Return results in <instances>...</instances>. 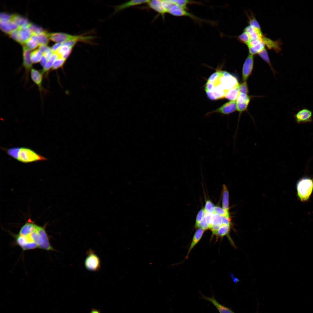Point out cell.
I'll return each mask as SVG.
<instances>
[{
    "label": "cell",
    "mask_w": 313,
    "mask_h": 313,
    "mask_svg": "<svg viewBox=\"0 0 313 313\" xmlns=\"http://www.w3.org/2000/svg\"><path fill=\"white\" fill-rule=\"evenodd\" d=\"M297 196L302 202L308 200L313 190V179L304 177L300 179L296 184Z\"/></svg>",
    "instance_id": "obj_1"
},
{
    "label": "cell",
    "mask_w": 313,
    "mask_h": 313,
    "mask_svg": "<svg viewBox=\"0 0 313 313\" xmlns=\"http://www.w3.org/2000/svg\"><path fill=\"white\" fill-rule=\"evenodd\" d=\"M16 160L23 163H28L47 160V159L30 148L26 147H19Z\"/></svg>",
    "instance_id": "obj_2"
},
{
    "label": "cell",
    "mask_w": 313,
    "mask_h": 313,
    "mask_svg": "<svg viewBox=\"0 0 313 313\" xmlns=\"http://www.w3.org/2000/svg\"><path fill=\"white\" fill-rule=\"evenodd\" d=\"M9 34L10 37L12 39L23 45L31 37L32 33L28 27L19 26Z\"/></svg>",
    "instance_id": "obj_3"
},
{
    "label": "cell",
    "mask_w": 313,
    "mask_h": 313,
    "mask_svg": "<svg viewBox=\"0 0 313 313\" xmlns=\"http://www.w3.org/2000/svg\"><path fill=\"white\" fill-rule=\"evenodd\" d=\"M221 74L216 81L227 91L239 84L236 78L225 71H220Z\"/></svg>",
    "instance_id": "obj_4"
},
{
    "label": "cell",
    "mask_w": 313,
    "mask_h": 313,
    "mask_svg": "<svg viewBox=\"0 0 313 313\" xmlns=\"http://www.w3.org/2000/svg\"><path fill=\"white\" fill-rule=\"evenodd\" d=\"M87 254L84 263L86 269L94 272L99 270L101 267V261L98 256L91 249L87 251Z\"/></svg>",
    "instance_id": "obj_5"
},
{
    "label": "cell",
    "mask_w": 313,
    "mask_h": 313,
    "mask_svg": "<svg viewBox=\"0 0 313 313\" xmlns=\"http://www.w3.org/2000/svg\"><path fill=\"white\" fill-rule=\"evenodd\" d=\"M14 236L16 243L23 251L38 248V244L32 240L29 235L25 236L18 234Z\"/></svg>",
    "instance_id": "obj_6"
},
{
    "label": "cell",
    "mask_w": 313,
    "mask_h": 313,
    "mask_svg": "<svg viewBox=\"0 0 313 313\" xmlns=\"http://www.w3.org/2000/svg\"><path fill=\"white\" fill-rule=\"evenodd\" d=\"M37 231L39 234L38 248L47 251L53 250L54 248L50 244L45 228L39 226Z\"/></svg>",
    "instance_id": "obj_7"
},
{
    "label": "cell",
    "mask_w": 313,
    "mask_h": 313,
    "mask_svg": "<svg viewBox=\"0 0 313 313\" xmlns=\"http://www.w3.org/2000/svg\"><path fill=\"white\" fill-rule=\"evenodd\" d=\"M250 101V97L248 94L243 93L239 94L236 99V103L237 110L239 112V116L236 131L234 134L236 135H237L240 115L243 111L246 110Z\"/></svg>",
    "instance_id": "obj_8"
},
{
    "label": "cell",
    "mask_w": 313,
    "mask_h": 313,
    "mask_svg": "<svg viewBox=\"0 0 313 313\" xmlns=\"http://www.w3.org/2000/svg\"><path fill=\"white\" fill-rule=\"evenodd\" d=\"M186 9L174 4L170 8L168 13L175 16L189 17L197 21H203L202 20L186 11Z\"/></svg>",
    "instance_id": "obj_9"
},
{
    "label": "cell",
    "mask_w": 313,
    "mask_h": 313,
    "mask_svg": "<svg viewBox=\"0 0 313 313\" xmlns=\"http://www.w3.org/2000/svg\"><path fill=\"white\" fill-rule=\"evenodd\" d=\"M294 117L295 121L299 124L311 123L312 121V112L307 109L303 108L295 114Z\"/></svg>",
    "instance_id": "obj_10"
},
{
    "label": "cell",
    "mask_w": 313,
    "mask_h": 313,
    "mask_svg": "<svg viewBox=\"0 0 313 313\" xmlns=\"http://www.w3.org/2000/svg\"><path fill=\"white\" fill-rule=\"evenodd\" d=\"M237 110L236 100L230 101L222 105L219 108L207 114L206 115L218 113L224 115L231 114Z\"/></svg>",
    "instance_id": "obj_11"
},
{
    "label": "cell",
    "mask_w": 313,
    "mask_h": 313,
    "mask_svg": "<svg viewBox=\"0 0 313 313\" xmlns=\"http://www.w3.org/2000/svg\"><path fill=\"white\" fill-rule=\"evenodd\" d=\"M254 55L249 54L243 64L242 70V79L246 81L252 71L254 65Z\"/></svg>",
    "instance_id": "obj_12"
},
{
    "label": "cell",
    "mask_w": 313,
    "mask_h": 313,
    "mask_svg": "<svg viewBox=\"0 0 313 313\" xmlns=\"http://www.w3.org/2000/svg\"><path fill=\"white\" fill-rule=\"evenodd\" d=\"M32 63L30 58V51L23 45V65L25 69V75L27 80L29 79V73L32 68Z\"/></svg>",
    "instance_id": "obj_13"
},
{
    "label": "cell",
    "mask_w": 313,
    "mask_h": 313,
    "mask_svg": "<svg viewBox=\"0 0 313 313\" xmlns=\"http://www.w3.org/2000/svg\"><path fill=\"white\" fill-rule=\"evenodd\" d=\"M31 79L37 85L40 93L42 94L43 88L42 86L43 73L42 72L32 68L30 72Z\"/></svg>",
    "instance_id": "obj_14"
},
{
    "label": "cell",
    "mask_w": 313,
    "mask_h": 313,
    "mask_svg": "<svg viewBox=\"0 0 313 313\" xmlns=\"http://www.w3.org/2000/svg\"><path fill=\"white\" fill-rule=\"evenodd\" d=\"M149 1V0H131L122 4L115 6H114V14H115L122 10L131 7L143 4H147Z\"/></svg>",
    "instance_id": "obj_15"
},
{
    "label": "cell",
    "mask_w": 313,
    "mask_h": 313,
    "mask_svg": "<svg viewBox=\"0 0 313 313\" xmlns=\"http://www.w3.org/2000/svg\"><path fill=\"white\" fill-rule=\"evenodd\" d=\"M148 7L160 14L163 19L165 18V14L167 13L162 2V0H149L147 3Z\"/></svg>",
    "instance_id": "obj_16"
},
{
    "label": "cell",
    "mask_w": 313,
    "mask_h": 313,
    "mask_svg": "<svg viewBox=\"0 0 313 313\" xmlns=\"http://www.w3.org/2000/svg\"><path fill=\"white\" fill-rule=\"evenodd\" d=\"M262 40L268 49H273L277 52H279L281 51V46L282 43L280 40L273 41L264 35Z\"/></svg>",
    "instance_id": "obj_17"
},
{
    "label": "cell",
    "mask_w": 313,
    "mask_h": 313,
    "mask_svg": "<svg viewBox=\"0 0 313 313\" xmlns=\"http://www.w3.org/2000/svg\"><path fill=\"white\" fill-rule=\"evenodd\" d=\"M202 297L203 299L212 303L216 307L220 313H235L230 309L219 303L213 296L210 297L203 295Z\"/></svg>",
    "instance_id": "obj_18"
},
{
    "label": "cell",
    "mask_w": 313,
    "mask_h": 313,
    "mask_svg": "<svg viewBox=\"0 0 313 313\" xmlns=\"http://www.w3.org/2000/svg\"><path fill=\"white\" fill-rule=\"evenodd\" d=\"M222 216L217 214H213L209 228L211 230L213 234H215L222 225Z\"/></svg>",
    "instance_id": "obj_19"
},
{
    "label": "cell",
    "mask_w": 313,
    "mask_h": 313,
    "mask_svg": "<svg viewBox=\"0 0 313 313\" xmlns=\"http://www.w3.org/2000/svg\"><path fill=\"white\" fill-rule=\"evenodd\" d=\"M38 227L32 223L27 222L21 227L19 234L23 236L29 235L36 230Z\"/></svg>",
    "instance_id": "obj_20"
},
{
    "label": "cell",
    "mask_w": 313,
    "mask_h": 313,
    "mask_svg": "<svg viewBox=\"0 0 313 313\" xmlns=\"http://www.w3.org/2000/svg\"><path fill=\"white\" fill-rule=\"evenodd\" d=\"M230 228V225L222 224L214 235H216V237L218 238L221 237H223L225 236H227L228 237V239L232 245L235 247L236 246L234 245L233 241L229 235Z\"/></svg>",
    "instance_id": "obj_21"
},
{
    "label": "cell",
    "mask_w": 313,
    "mask_h": 313,
    "mask_svg": "<svg viewBox=\"0 0 313 313\" xmlns=\"http://www.w3.org/2000/svg\"><path fill=\"white\" fill-rule=\"evenodd\" d=\"M74 48L63 43L62 45L55 52L59 57L67 60L69 57Z\"/></svg>",
    "instance_id": "obj_22"
},
{
    "label": "cell",
    "mask_w": 313,
    "mask_h": 313,
    "mask_svg": "<svg viewBox=\"0 0 313 313\" xmlns=\"http://www.w3.org/2000/svg\"><path fill=\"white\" fill-rule=\"evenodd\" d=\"M204 231L205 230L201 228H199L196 230L193 236L192 241L188 250L186 258H187L188 257V255L192 250L200 241L203 236Z\"/></svg>",
    "instance_id": "obj_23"
},
{
    "label": "cell",
    "mask_w": 313,
    "mask_h": 313,
    "mask_svg": "<svg viewBox=\"0 0 313 313\" xmlns=\"http://www.w3.org/2000/svg\"><path fill=\"white\" fill-rule=\"evenodd\" d=\"M0 28L5 33L9 34L19 27L16 23L11 20L6 22H0Z\"/></svg>",
    "instance_id": "obj_24"
},
{
    "label": "cell",
    "mask_w": 313,
    "mask_h": 313,
    "mask_svg": "<svg viewBox=\"0 0 313 313\" xmlns=\"http://www.w3.org/2000/svg\"><path fill=\"white\" fill-rule=\"evenodd\" d=\"M10 20L16 23L19 27H28L30 23L27 18L17 14H12Z\"/></svg>",
    "instance_id": "obj_25"
},
{
    "label": "cell",
    "mask_w": 313,
    "mask_h": 313,
    "mask_svg": "<svg viewBox=\"0 0 313 313\" xmlns=\"http://www.w3.org/2000/svg\"><path fill=\"white\" fill-rule=\"evenodd\" d=\"M39 45L36 34H32L31 37L26 42L24 46L30 50L35 49Z\"/></svg>",
    "instance_id": "obj_26"
},
{
    "label": "cell",
    "mask_w": 313,
    "mask_h": 313,
    "mask_svg": "<svg viewBox=\"0 0 313 313\" xmlns=\"http://www.w3.org/2000/svg\"><path fill=\"white\" fill-rule=\"evenodd\" d=\"M239 85L228 90L224 98L231 101L236 100L239 94Z\"/></svg>",
    "instance_id": "obj_27"
},
{
    "label": "cell",
    "mask_w": 313,
    "mask_h": 313,
    "mask_svg": "<svg viewBox=\"0 0 313 313\" xmlns=\"http://www.w3.org/2000/svg\"><path fill=\"white\" fill-rule=\"evenodd\" d=\"M59 57L58 54L56 52H53V54L44 67L43 68L42 72L46 75L48 73L49 71L51 69L52 67L54 61L57 58Z\"/></svg>",
    "instance_id": "obj_28"
},
{
    "label": "cell",
    "mask_w": 313,
    "mask_h": 313,
    "mask_svg": "<svg viewBox=\"0 0 313 313\" xmlns=\"http://www.w3.org/2000/svg\"><path fill=\"white\" fill-rule=\"evenodd\" d=\"M229 192L228 188L225 185H223V195L222 205L224 209L228 210L229 209Z\"/></svg>",
    "instance_id": "obj_29"
},
{
    "label": "cell",
    "mask_w": 313,
    "mask_h": 313,
    "mask_svg": "<svg viewBox=\"0 0 313 313\" xmlns=\"http://www.w3.org/2000/svg\"><path fill=\"white\" fill-rule=\"evenodd\" d=\"M50 33L46 31H44L40 34H36L39 45H46L48 43Z\"/></svg>",
    "instance_id": "obj_30"
},
{
    "label": "cell",
    "mask_w": 313,
    "mask_h": 313,
    "mask_svg": "<svg viewBox=\"0 0 313 313\" xmlns=\"http://www.w3.org/2000/svg\"><path fill=\"white\" fill-rule=\"evenodd\" d=\"M265 46L264 43L262 41L248 48L249 53L253 55L258 54L265 48Z\"/></svg>",
    "instance_id": "obj_31"
},
{
    "label": "cell",
    "mask_w": 313,
    "mask_h": 313,
    "mask_svg": "<svg viewBox=\"0 0 313 313\" xmlns=\"http://www.w3.org/2000/svg\"><path fill=\"white\" fill-rule=\"evenodd\" d=\"M42 53L39 49L32 51L30 54V58L32 63H35L40 62L42 57Z\"/></svg>",
    "instance_id": "obj_32"
},
{
    "label": "cell",
    "mask_w": 313,
    "mask_h": 313,
    "mask_svg": "<svg viewBox=\"0 0 313 313\" xmlns=\"http://www.w3.org/2000/svg\"><path fill=\"white\" fill-rule=\"evenodd\" d=\"M66 60L61 57H58L54 62L51 70H57L62 68Z\"/></svg>",
    "instance_id": "obj_33"
},
{
    "label": "cell",
    "mask_w": 313,
    "mask_h": 313,
    "mask_svg": "<svg viewBox=\"0 0 313 313\" xmlns=\"http://www.w3.org/2000/svg\"><path fill=\"white\" fill-rule=\"evenodd\" d=\"M248 16L250 26L257 31H261L260 25L255 17L253 15Z\"/></svg>",
    "instance_id": "obj_34"
},
{
    "label": "cell",
    "mask_w": 313,
    "mask_h": 313,
    "mask_svg": "<svg viewBox=\"0 0 313 313\" xmlns=\"http://www.w3.org/2000/svg\"><path fill=\"white\" fill-rule=\"evenodd\" d=\"M259 56L264 61L266 62L271 68L273 72H274V70L272 68L271 63L269 59L267 50L265 48L258 54Z\"/></svg>",
    "instance_id": "obj_35"
},
{
    "label": "cell",
    "mask_w": 313,
    "mask_h": 313,
    "mask_svg": "<svg viewBox=\"0 0 313 313\" xmlns=\"http://www.w3.org/2000/svg\"><path fill=\"white\" fill-rule=\"evenodd\" d=\"M238 39L241 42L246 44L248 46L250 42L251 38L248 33L244 31L243 33L238 36Z\"/></svg>",
    "instance_id": "obj_36"
},
{
    "label": "cell",
    "mask_w": 313,
    "mask_h": 313,
    "mask_svg": "<svg viewBox=\"0 0 313 313\" xmlns=\"http://www.w3.org/2000/svg\"><path fill=\"white\" fill-rule=\"evenodd\" d=\"M28 27L31 30L32 34H37L44 31L42 28L32 23H30Z\"/></svg>",
    "instance_id": "obj_37"
},
{
    "label": "cell",
    "mask_w": 313,
    "mask_h": 313,
    "mask_svg": "<svg viewBox=\"0 0 313 313\" xmlns=\"http://www.w3.org/2000/svg\"><path fill=\"white\" fill-rule=\"evenodd\" d=\"M214 213L221 216L230 217L228 210H226L223 208H221L219 206H215Z\"/></svg>",
    "instance_id": "obj_38"
},
{
    "label": "cell",
    "mask_w": 313,
    "mask_h": 313,
    "mask_svg": "<svg viewBox=\"0 0 313 313\" xmlns=\"http://www.w3.org/2000/svg\"><path fill=\"white\" fill-rule=\"evenodd\" d=\"M172 2L174 4L180 6L186 9V6L187 5L193 3H195V1L193 2L192 1L185 0H171Z\"/></svg>",
    "instance_id": "obj_39"
},
{
    "label": "cell",
    "mask_w": 313,
    "mask_h": 313,
    "mask_svg": "<svg viewBox=\"0 0 313 313\" xmlns=\"http://www.w3.org/2000/svg\"><path fill=\"white\" fill-rule=\"evenodd\" d=\"M214 207L213 204L210 200H207L206 202L204 208L205 211L208 213L214 214Z\"/></svg>",
    "instance_id": "obj_40"
},
{
    "label": "cell",
    "mask_w": 313,
    "mask_h": 313,
    "mask_svg": "<svg viewBox=\"0 0 313 313\" xmlns=\"http://www.w3.org/2000/svg\"><path fill=\"white\" fill-rule=\"evenodd\" d=\"M205 212L204 208L201 209L199 212L196 217L195 226L196 228L198 225L201 221L205 215Z\"/></svg>",
    "instance_id": "obj_41"
},
{
    "label": "cell",
    "mask_w": 313,
    "mask_h": 313,
    "mask_svg": "<svg viewBox=\"0 0 313 313\" xmlns=\"http://www.w3.org/2000/svg\"><path fill=\"white\" fill-rule=\"evenodd\" d=\"M239 93H243L248 94V89L246 81H244L242 83L239 85Z\"/></svg>",
    "instance_id": "obj_42"
},
{
    "label": "cell",
    "mask_w": 313,
    "mask_h": 313,
    "mask_svg": "<svg viewBox=\"0 0 313 313\" xmlns=\"http://www.w3.org/2000/svg\"><path fill=\"white\" fill-rule=\"evenodd\" d=\"M12 14L5 12H1L0 14V22H6L10 20Z\"/></svg>",
    "instance_id": "obj_43"
},
{
    "label": "cell",
    "mask_w": 313,
    "mask_h": 313,
    "mask_svg": "<svg viewBox=\"0 0 313 313\" xmlns=\"http://www.w3.org/2000/svg\"><path fill=\"white\" fill-rule=\"evenodd\" d=\"M221 74L220 71H218L212 74L208 79L207 82H214L217 80Z\"/></svg>",
    "instance_id": "obj_44"
},
{
    "label": "cell",
    "mask_w": 313,
    "mask_h": 313,
    "mask_svg": "<svg viewBox=\"0 0 313 313\" xmlns=\"http://www.w3.org/2000/svg\"><path fill=\"white\" fill-rule=\"evenodd\" d=\"M201 228L204 230H206L209 228V226L206 221L205 216L201 221L196 227V228Z\"/></svg>",
    "instance_id": "obj_45"
},
{
    "label": "cell",
    "mask_w": 313,
    "mask_h": 313,
    "mask_svg": "<svg viewBox=\"0 0 313 313\" xmlns=\"http://www.w3.org/2000/svg\"><path fill=\"white\" fill-rule=\"evenodd\" d=\"M51 48L48 46L44 52L42 54L47 61H48L52 56L53 53Z\"/></svg>",
    "instance_id": "obj_46"
},
{
    "label": "cell",
    "mask_w": 313,
    "mask_h": 313,
    "mask_svg": "<svg viewBox=\"0 0 313 313\" xmlns=\"http://www.w3.org/2000/svg\"><path fill=\"white\" fill-rule=\"evenodd\" d=\"M214 88V84L213 82H207L205 85V91H211Z\"/></svg>",
    "instance_id": "obj_47"
},
{
    "label": "cell",
    "mask_w": 313,
    "mask_h": 313,
    "mask_svg": "<svg viewBox=\"0 0 313 313\" xmlns=\"http://www.w3.org/2000/svg\"><path fill=\"white\" fill-rule=\"evenodd\" d=\"M222 224H225L227 225L231 226V219L230 218V217L222 216Z\"/></svg>",
    "instance_id": "obj_48"
},
{
    "label": "cell",
    "mask_w": 313,
    "mask_h": 313,
    "mask_svg": "<svg viewBox=\"0 0 313 313\" xmlns=\"http://www.w3.org/2000/svg\"><path fill=\"white\" fill-rule=\"evenodd\" d=\"M212 214H210L205 212L204 216L205 218L206 221L209 226V228L211 223Z\"/></svg>",
    "instance_id": "obj_49"
},
{
    "label": "cell",
    "mask_w": 313,
    "mask_h": 313,
    "mask_svg": "<svg viewBox=\"0 0 313 313\" xmlns=\"http://www.w3.org/2000/svg\"><path fill=\"white\" fill-rule=\"evenodd\" d=\"M63 42H57L54 44L51 48L52 52H55L63 44Z\"/></svg>",
    "instance_id": "obj_50"
},
{
    "label": "cell",
    "mask_w": 313,
    "mask_h": 313,
    "mask_svg": "<svg viewBox=\"0 0 313 313\" xmlns=\"http://www.w3.org/2000/svg\"><path fill=\"white\" fill-rule=\"evenodd\" d=\"M47 61H48L45 56L42 54L40 63L43 68L44 67L47 63Z\"/></svg>",
    "instance_id": "obj_51"
},
{
    "label": "cell",
    "mask_w": 313,
    "mask_h": 313,
    "mask_svg": "<svg viewBox=\"0 0 313 313\" xmlns=\"http://www.w3.org/2000/svg\"><path fill=\"white\" fill-rule=\"evenodd\" d=\"M47 47L48 46L46 45H39V49L41 52L43 54Z\"/></svg>",
    "instance_id": "obj_52"
},
{
    "label": "cell",
    "mask_w": 313,
    "mask_h": 313,
    "mask_svg": "<svg viewBox=\"0 0 313 313\" xmlns=\"http://www.w3.org/2000/svg\"><path fill=\"white\" fill-rule=\"evenodd\" d=\"M89 313H101V312L99 310L92 308Z\"/></svg>",
    "instance_id": "obj_53"
}]
</instances>
